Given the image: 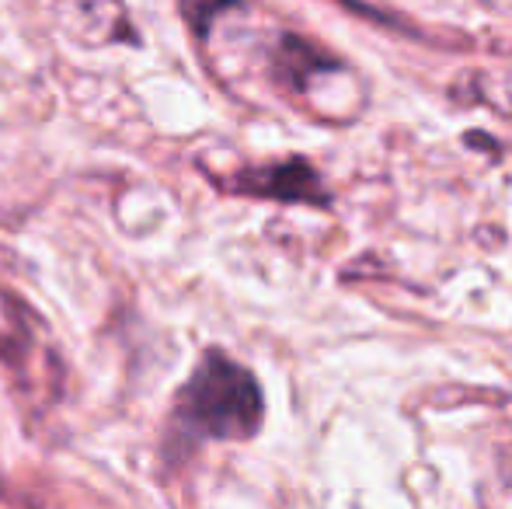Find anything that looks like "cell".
<instances>
[{
  "label": "cell",
  "mask_w": 512,
  "mask_h": 509,
  "mask_svg": "<svg viewBox=\"0 0 512 509\" xmlns=\"http://www.w3.org/2000/svg\"><path fill=\"white\" fill-rule=\"evenodd\" d=\"M227 192L251 199H276V203H304L328 210L331 192L324 189L317 168L304 157H286V161L258 164V168H244L237 175H230L227 182H220Z\"/></svg>",
  "instance_id": "2"
},
{
  "label": "cell",
  "mask_w": 512,
  "mask_h": 509,
  "mask_svg": "<svg viewBox=\"0 0 512 509\" xmlns=\"http://www.w3.org/2000/svg\"><path fill=\"white\" fill-rule=\"evenodd\" d=\"M230 7H241V0H182L185 21H189L199 39H206L213 21L220 18L223 11H230Z\"/></svg>",
  "instance_id": "4"
},
{
  "label": "cell",
  "mask_w": 512,
  "mask_h": 509,
  "mask_svg": "<svg viewBox=\"0 0 512 509\" xmlns=\"http://www.w3.org/2000/svg\"><path fill=\"white\" fill-rule=\"evenodd\" d=\"M265 422V394L258 377L223 349H206L203 360L178 387L164 426L161 457L168 464L185 461L203 443L251 440Z\"/></svg>",
  "instance_id": "1"
},
{
  "label": "cell",
  "mask_w": 512,
  "mask_h": 509,
  "mask_svg": "<svg viewBox=\"0 0 512 509\" xmlns=\"http://www.w3.org/2000/svg\"><path fill=\"white\" fill-rule=\"evenodd\" d=\"M335 67L338 63L331 60V56H324L321 49L310 46V42H304V39H297V35H286L276 49V77L297 91H304L314 74H321V70H335Z\"/></svg>",
  "instance_id": "3"
}]
</instances>
